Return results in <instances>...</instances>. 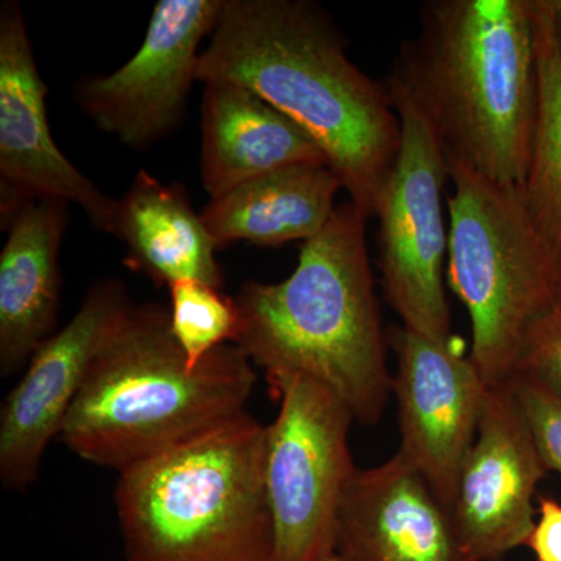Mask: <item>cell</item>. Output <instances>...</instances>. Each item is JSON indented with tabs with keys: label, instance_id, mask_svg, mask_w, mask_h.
<instances>
[{
	"label": "cell",
	"instance_id": "cell-1",
	"mask_svg": "<svg viewBox=\"0 0 561 561\" xmlns=\"http://www.w3.org/2000/svg\"><path fill=\"white\" fill-rule=\"evenodd\" d=\"M197 81H230L289 117L327 157L350 202L375 217L401 144L387 87L346 55L330 18L306 0H225Z\"/></svg>",
	"mask_w": 561,
	"mask_h": 561
},
{
	"label": "cell",
	"instance_id": "cell-2",
	"mask_svg": "<svg viewBox=\"0 0 561 561\" xmlns=\"http://www.w3.org/2000/svg\"><path fill=\"white\" fill-rule=\"evenodd\" d=\"M390 81L448 158L522 191L538 108L535 0H431Z\"/></svg>",
	"mask_w": 561,
	"mask_h": 561
},
{
	"label": "cell",
	"instance_id": "cell-3",
	"mask_svg": "<svg viewBox=\"0 0 561 561\" xmlns=\"http://www.w3.org/2000/svg\"><path fill=\"white\" fill-rule=\"evenodd\" d=\"M368 219L353 202L343 203L323 231L305 242L289 278L250 280L234 297V345L267 381L316 379L364 426L381 421L393 383L365 238Z\"/></svg>",
	"mask_w": 561,
	"mask_h": 561
},
{
	"label": "cell",
	"instance_id": "cell-4",
	"mask_svg": "<svg viewBox=\"0 0 561 561\" xmlns=\"http://www.w3.org/2000/svg\"><path fill=\"white\" fill-rule=\"evenodd\" d=\"M256 381L234 343L191 370L169 309L130 301L103 337L61 438L80 459L122 472L241 416Z\"/></svg>",
	"mask_w": 561,
	"mask_h": 561
},
{
	"label": "cell",
	"instance_id": "cell-5",
	"mask_svg": "<svg viewBox=\"0 0 561 561\" xmlns=\"http://www.w3.org/2000/svg\"><path fill=\"white\" fill-rule=\"evenodd\" d=\"M265 432L249 412L119 472L127 561H276Z\"/></svg>",
	"mask_w": 561,
	"mask_h": 561
},
{
	"label": "cell",
	"instance_id": "cell-6",
	"mask_svg": "<svg viewBox=\"0 0 561 561\" xmlns=\"http://www.w3.org/2000/svg\"><path fill=\"white\" fill-rule=\"evenodd\" d=\"M448 160V275L470 313V359L489 389L511 386L524 339L561 291L522 191Z\"/></svg>",
	"mask_w": 561,
	"mask_h": 561
},
{
	"label": "cell",
	"instance_id": "cell-7",
	"mask_svg": "<svg viewBox=\"0 0 561 561\" xmlns=\"http://www.w3.org/2000/svg\"><path fill=\"white\" fill-rule=\"evenodd\" d=\"M279 400L265 432L264 481L276 561H319L339 548V516L354 472L353 412L308 376L268 379Z\"/></svg>",
	"mask_w": 561,
	"mask_h": 561
},
{
	"label": "cell",
	"instance_id": "cell-8",
	"mask_svg": "<svg viewBox=\"0 0 561 561\" xmlns=\"http://www.w3.org/2000/svg\"><path fill=\"white\" fill-rule=\"evenodd\" d=\"M387 90L401 122V144L378 209V264L387 301L402 328L451 343V311L445 290L449 227L445 150L430 122L393 81Z\"/></svg>",
	"mask_w": 561,
	"mask_h": 561
},
{
	"label": "cell",
	"instance_id": "cell-9",
	"mask_svg": "<svg viewBox=\"0 0 561 561\" xmlns=\"http://www.w3.org/2000/svg\"><path fill=\"white\" fill-rule=\"evenodd\" d=\"M225 0H160L139 50L122 68L81 84V110L102 131L144 149L179 127L201 43L213 35Z\"/></svg>",
	"mask_w": 561,
	"mask_h": 561
},
{
	"label": "cell",
	"instance_id": "cell-10",
	"mask_svg": "<svg viewBox=\"0 0 561 561\" xmlns=\"http://www.w3.org/2000/svg\"><path fill=\"white\" fill-rule=\"evenodd\" d=\"M389 337L398 357L391 389L400 405V453L453 513L489 387L472 360L451 343L434 342L402 327L391 330Z\"/></svg>",
	"mask_w": 561,
	"mask_h": 561
},
{
	"label": "cell",
	"instance_id": "cell-11",
	"mask_svg": "<svg viewBox=\"0 0 561 561\" xmlns=\"http://www.w3.org/2000/svg\"><path fill=\"white\" fill-rule=\"evenodd\" d=\"M128 302L121 280H99L72 320L33 353L0 409V479L5 489L22 491L35 482L103 337Z\"/></svg>",
	"mask_w": 561,
	"mask_h": 561
},
{
	"label": "cell",
	"instance_id": "cell-12",
	"mask_svg": "<svg viewBox=\"0 0 561 561\" xmlns=\"http://www.w3.org/2000/svg\"><path fill=\"white\" fill-rule=\"evenodd\" d=\"M0 176L3 216L27 198H58L76 203L98 230L113 234L117 201L84 176L51 138L46 84L14 3L0 10Z\"/></svg>",
	"mask_w": 561,
	"mask_h": 561
},
{
	"label": "cell",
	"instance_id": "cell-13",
	"mask_svg": "<svg viewBox=\"0 0 561 561\" xmlns=\"http://www.w3.org/2000/svg\"><path fill=\"white\" fill-rule=\"evenodd\" d=\"M549 468L511 386L486 390L478 435L461 467L454 523L474 561L527 546L534 496Z\"/></svg>",
	"mask_w": 561,
	"mask_h": 561
},
{
	"label": "cell",
	"instance_id": "cell-14",
	"mask_svg": "<svg viewBox=\"0 0 561 561\" xmlns=\"http://www.w3.org/2000/svg\"><path fill=\"white\" fill-rule=\"evenodd\" d=\"M353 561H474L453 513L400 451L356 470L339 516V548Z\"/></svg>",
	"mask_w": 561,
	"mask_h": 561
},
{
	"label": "cell",
	"instance_id": "cell-15",
	"mask_svg": "<svg viewBox=\"0 0 561 561\" xmlns=\"http://www.w3.org/2000/svg\"><path fill=\"white\" fill-rule=\"evenodd\" d=\"M68 225V203L27 198L9 217L0 253V373L25 370L50 337L60 309L58 253Z\"/></svg>",
	"mask_w": 561,
	"mask_h": 561
},
{
	"label": "cell",
	"instance_id": "cell-16",
	"mask_svg": "<svg viewBox=\"0 0 561 561\" xmlns=\"http://www.w3.org/2000/svg\"><path fill=\"white\" fill-rule=\"evenodd\" d=\"M300 165H330L308 133L241 84L205 83L202 181L210 198Z\"/></svg>",
	"mask_w": 561,
	"mask_h": 561
},
{
	"label": "cell",
	"instance_id": "cell-17",
	"mask_svg": "<svg viewBox=\"0 0 561 561\" xmlns=\"http://www.w3.org/2000/svg\"><path fill=\"white\" fill-rule=\"evenodd\" d=\"M113 234L127 245L125 264L158 286L187 279L224 286L219 245L180 184H164L140 171L117 201Z\"/></svg>",
	"mask_w": 561,
	"mask_h": 561
},
{
	"label": "cell",
	"instance_id": "cell-18",
	"mask_svg": "<svg viewBox=\"0 0 561 561\" xmlns=\"http://www.w3.org/2000/svg\"><path fill=\"white\" fill-rule=\"evenodd\" d=\"M341 190L330 165H300L210 198L201 216L219 249L238 241L260 247L308 242L330 224Z\"/></svg>",
	"mask_w": 561,
	"mask_h": 561
},
{
	"label": "cell",
	"instance_id": "cell-19",
	"mask_svg": "<svg viewBox=\"0 0 561 561\" xmlns=\"http://www.w3.org/2000/svg\"><path fill=\"white\" fill-rule=\"evenodd\" d=\"M549 0H535L538 108L522 197L561 275V57Z\"/></svg>",
	"mask_w": 561,
	"mask_h": 561
},
{
	"label": "cell",
	"instance_id": "cell-20",
	"mask_svg": "<svg viewBox=\"0 0 561 561\" xmlns=\"http://www.w3.org/2000/svg\"><path fill=\"white\" fill-rule=\"evenodd\" d=\"M169 327L191 370L220 346L234 343L239 309L234 298L201 280H179L169 287Z\"/></svg>",
	"mask_w": 561,
	"mask_h": 561
},
{
	"label": "cell",
	"instance_id": "cell-21",
	"mask_svg": "<svg viewBox=\"0 0 561 561\" xmlns=\"http://www.w3.org/2000/svg\"><path fill=\"white\" fill-rule=\"evenodd\" d=\"M535 440L549 471L561 476V400L548 387L526 375H515L511 381Z\"/></svg>",
	"mask_w": 561,
	"mask_h": 561
},
{
	"label": "cell",
	"instance_id": "cell-22",
	"mask_svg": "<svg viewBox=\"0 0 561 561\" xmlns=\"http://www.w3.org/2000/svg\"><path fill=\"white\" fill-rule=\"evenodd\" d=\"M518 373L537 379L561 400V291L527 332L515 375Z\"/></svg>",
	"mask_w": 561,
	"mask_h": 561
},
{
	"label": "cell",
	"instance_id": "cell-23",
	"mask_svg": "<svg viewBox=\"0 0 561 561\" xmlns=\"http://www.w3.org/2000/svg\"><path fill=\"white\" fill-rule=\"evenodd\" d=\"M527 546L537 561H561V504L552 497H538V522Z\"/></svg>",
	"mask_w": 561,
	"mask_h": 561
},
{
	"label": "cell",
	"instance_id": "cell-24",
	"mask_svg": "<svg viewBox=\"0 0 561 561\" xmlns=\"http://www.w3.org/2000/svg\"><path fill=\"white\" fill-rule=\"evenodd\" d=\"M553 16H556L553 18V28H556L557 47H559L561 57V16L559 13H556V10H553Z\"/></svg>",
	"mask_w": 561,
	"mask_h": 561
},
{
	"label": "cell",
	"instance_id": "cell-25",
	"mask_svg": "<svg viewBox=\"0 0 561 561\" xmlns=\"http://www.w3.org/2000/svg\"><path fill=\"white\" fill-rule=\"evenodd\" d=\"M319 561H353L348 559V557L345 556V553H342L341 551H335L334 553H331V556L324 557V559H321Z\"/></svg>",
	"mask_w": 561,
	"mask_h": 561
},
{
	"label": "cell",
	"instance_id": "cell-26",
	"mask_svg": "<svg viewBox=\"0 0 561 561\" xmlns=\"http://www.w3.org/2000/svg\"><path fill=\"white\" fill-rule=\"evenodd\" d=\"M549 3H551L552 9L556 10V13H559L561 16V0H549Z\"/></svg>",
	"mask_w": 561,
	"mask_h": 561
}]
</instances>
